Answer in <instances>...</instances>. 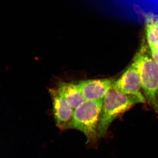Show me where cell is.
<instances>
[{
	"label": "cell",
	"instance_id": "277c9868",
	"mask_svg": "<svg viewBox=\"0 0 158 158\" xmlns=\"http://www.w3.org/2000/svg\"><path fill=\"white\" fill-rule=\"evenodd\" d=\"M113 88L122 93L136 97L141 103L146 102L145 97L141 92L139 69L135 58L128 68L119 78L116 80Z\"/></svg>",
	"mask_w": 158,
	"mask_h": 158
},
{
	"label": "cell",
	"instance_id": "5b68a950",
	"mask_svg": "<svg viewBox=\"0 0 158 158\" xmlns=\"http://www.w3.org/2000/svg\"><path fill=\"white\" fill-rule=\"evenodd\" d=\"M115 78L90 79L78 82L85 101L103 99L113 88Z\"/></svg>",
	"mask_w": 158,
	"mask_h": 158
},
{
	"label": "cell",
	"instance_id": "ba28073f",
	"mask_svg": "<svg viewBox=\"0 0 158 158\" xmlns=\"http://www.w3.org/2000/svg\"><path fill=\"white\" fill-rule=\"evenodd\" d=\"M145 32L148 47L158 44V18L154 15L145 16Z\"/></svg>",
	"mask_w": 158,
	"mask_h": 158
},
{
	"label": "cell",
	"instance_id": "8992f818",
	"mask_svg": "<svg viewBox=\"0 0 158 158\" xmlns=\"http://www.w3.org/2000/svg\"><path fill=\"white\" fill-rule=\"evenodd\" d=\"M49 92L52 102L53 112L57 127L61 130L69 129L74 110L59 94L56 89L50 88Z\"/></svg>",
	"mask_w": 158,
	"mask_h": 158
},
{
	"label": "cell",
	"instance_id": "30bf717a",
	"mask_svg": "<svg viewBox=\"0 0 158 158\" xmlns=\"http://www.w3.org/2000/svg\"><path fill=\"white\" fill-rule=\"evenodd\" d=\"M157 98H158V95H157Z\"/></svg>",
	"mask_w": 158,
	"mask_h": 158
},
{
	"label": "cell",
	"instance_id": "3957f363",
	"mask_svg": "<svg viewBox=\"0 0 158 158\" xmlns=\"http://www.w3.org/2000/svg\"><path fill=\"white\" fill-rule=\"evenodd\" d=\"M103 99L85 101L74 111L69 129L79 130L84 133L87 137V143H94L98 137V125Z\"/></svg>",
	"mask_w": 158,
	"mask_h": 158
},
{
	"label": "cell",
	"instance_id": "9c48e42d",
	"mask_svg": "<svg viewBox=\"0 0 158 158\" xmlns=\"http://www.w3.org/2000/svg\"><path fill=\"white\" fill-rule=\"evenodd\" d=\"M149 53L152 59L158 64V44L148 47Z\"/></svg>",
	"mask_w": 158,
	"mask_h": 158
},
{
	"label": "cell",
	"instance_id": "7a4b0ae2",
	"mask_svg": "<svg viewBox=\"0 0 158 158\" xmlns=\"http://www.w3.org/2000/svg\"><path fill=\"white\" fill-rule=\"evenodd\" d=\"M140 100L135 96L122 93L113 88L103 99L98 128V137L106 135L110 124L136 104Z\"/></svg>",
	"mask_w": 158,
	"mask_h": 158
},
{
	"label": "cell",
	"instance_id": "52a82bcc",
	"mask_svg": "<svg viewBox=\"0 0 158 158\" xmlns=\"http://www.w3.org/2000/svg\"><path fill=\"white\" fill-rule=\"evenodd\" d=\"M56 90L74 110L85 101L77 84L60 81Z\"/></svg>",
	"mask_w": 158,
	"mask_h": 158
},
{
	"label": "cell",
	"instance_id": "6da1fadb",
	"mask_svg": "<svg viewBox=\"0 0 158 158\" xmlns=\"http://www.w3.org/2000/svg\"><path fill=\"white\" fill-rule=\"evenodd\" d=\"M134 58L138 63L144 96L150 106L158 113V64L148 52L145 40Z\"/></svg>",
	"mask_w": 158,
	"mask_h": 158
}]
</instances>
